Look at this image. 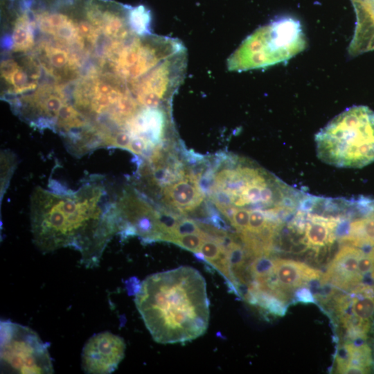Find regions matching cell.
Listing matches in <instances>:
<instances>
[{
  "label": "cell",
  "mask_w": 374,
  "mask_h": 374,
  "mask_svg": "<svg viewBox=\"0 0 374 374\" xmlns=\"http://www.w3.org/2000/svg\"><path fill=\"white\" fill-rule=\"evenodd\" d=\"M143 5L113 0H26L5 49L4 80L13 103L50 127L64 114L96 128L145 106L154 75L143 33Z\"/></svg>",
  "instance_id": "6da1fadb"
},
{
  "label": "cell",
  "mask_w": 374,
  "mask_h": 374,
  "mask_svg": "<svg viewBox=\"0 0 374 374\" xmlns=\"http://www.w3.org/2000/svg\"><path fill=\"white\" fill-rule=\"evenodd\" d=\"M33 240L42 253L73 247L87 268L99 265L119 227L115 200L102 176H91L76 190L53 181L48 188L35 187L30 195Z\"/></svg>",
  "instance_id": "7a4b0ae2"
},
{
  "label": "cell",
  "mask_w": 374,
  "mask_h": 374,
  "mask_svg": "<svg viewBox=\"0 0 374 374\" xmlns=\"http://www.w3.org/2000/svg\"><path fill=\"white\" fill-rule=\"evenodd\" d=\"M134 294L136 307L157 343L190 341L208 328L206 281L193 267L181 266L151 274L137 285Z\"/></svg>",
  "instance_id": "3957f363"
},
{
  "label": "cell",
  "mask_w": 374,
  "mask_h": 374,
  "mask_svg": "<svg viewBox=\"0 0 374 374\" xmlns=\"http://www.w3.org/2000/svg\"><path fill=\"white\" fill-rule=\"evenodd\" d=\"M320 160L340 168H359L374 161V112L353 106L333 118L315 135Z\"/></svg>",
  "instance_id": "277c9868"
},
{
  "label": "cell",
  "mask_w": 374,
  "mask_h": 374,
  "mask_svg": "<svg viewBox=\"0 0 374 374\" xmlns=\"http://www.w3.org/2000/svg\"><path fill=\"white\" fill-rule=\"evenodd\" d=\"M306 46L299 20L283 16L260 26L247 37L227 60L231 71L265 69L287 62Z\"/></svg>",
  "instance_id": "5b68a950"
},
{
  "label": "cell",
  "mask_w": 374,
  "mask_h": 374,
  "mask_svg": "<svg viewBox=\"0 0 374 374\" xmlns=\"http://www.w3.org/2000/svg\"><path fill=\"white\" fill-rule=\"evenodd\" d=\"M1 371L14 373H53L49 344L27 326L1 321Z\"/></svg>",
  "instance_id": "8992f818"
},
{
  "label": "cell",
  "mask_w": 374,
  "mask_h": 374,
  "mask_svg": "<svg viewBox=\"0 0 374 374\" xmlns=\"http://www.w3.org/2000/svg\"><path fill=\"white\" fill-rule=\"evenodd\" d=\"M123 339L110 332L92 336L82 353V367L87 373L107 374L114 371L125 356Z\"/></svg>",
  "instance_id": "52a82bcc"
},
{
  "label": "cell",
  "mask_w": 374,
  "mask_h": 374,
  "mask_svg": "<svg viewBox=\"0 0 374 374\" xmlns=\"http://www.w3.org/2000/svg\"><path fill=\"white\" fill-rule=\"evenodd\" d=\"M364 253L357 247L350 244L342 247L329 265L323 280L341 289L359 285L363 277L358 271L359 261Z\"/></svg>",
  "instance_id": "ba28073f"
},
{
  "label": "cell",
  "mask_w": 374,
  "mask_h": 374,
  "mask_svg": "<svg viewBox=\"0 0 374 374\" xmlns=\"http://www.w3.org/2000/svg\"><path fill=\"white\" fill-rule=\"evenodd\" d=\"M166 204L182 213L191 212L203 202L204 195L194 181L188 178L161 187Z\"/></svg>",
  "instance_id": "9c48e42d"
},
{
  "label": "cell",
  "mask_w": 374,
  "mask_h": 374,
  "mask_svg": "<svg viewBox=\"0 0 374 374\" xmlns=\"http://www.w3.org/2000/svg\"><path fill=\"white\" fill-rule=\"evenodd\" d=\"M359 297H355L348 302L349 314H343L342 316L348 315L362 321H369L374 314V294L359 293Z\"/></svg>",
  "instance_id": "30bf717a"
},
{
  "label": "cell",
  "mask_w": 374,
  "mask_h": 374,
  "mask_svg": "<svg viewBox=\"0 0 374 374\" xmlns=\"http://www.w3.org/2000/svg\"><path fill=\"white\" fill-rule=\"evenodd\" d=\"M17 166V158L10 150H3L1 154V199L6 193L10 178Z\"/></svg>",
  "instance_id": "8fae6325"
},
{
  "label": "cell",
  "mask_w": 374,
  "mask_h": 374,
  "mask_svg": "<svg viewBox=\"0 0 374 374\" xmlns=\"http://www.w3.org/2000/svg\"><path fill=\"white\" fill-rule=\"evenodd\" d=\"M209 235L210 233L204 229L200 233L187 234L178 237L174 239L172 243L193 252L196 256L199 253L202 244Z\"/></svg>",
  "instance_id": "7c38bea8"
},
{
  "label": "cell",
  "mask_w": 374,
  "mask_h": 374,
  "mask_svg": "<svg viewBox=\"0 0 374 374\" xmlns=\"http://www.w3.org/2000/svg\"><path fill=\"white\" fill-rule=\"evenodd\" d=\"M203 231L202 223H197L195 220L188 218L180 219L169 237L168 242H172L174 239L178 237L187 234L200 233Z\"/></svg>",
  "instance_id": "4fadbf2b"
},
{
  "label": "cell",
  "mask_w": 374,
  "mask_h": 374,
  "mask_svg": "<svg viewBox=\"0 0 374 374\" xmlns=\"http://www.w3.org/2000/svg\"><path fill=\"white\" fill-rule=\"evenodd\" d=\"M374 269V260L368 253H364L359 261L358 271L363 276Z\"/></svg>",
  "instance_id": "5bb4252c"
},
{
  "label": "cell",
  "mask_w": 374,
  "mask_h": 374,
  "mask_svg": "<svg viewBox=\"0 0 374 374\" xmlns=\"http://www.w3.org/2000/svg\"><path fill=\"white\" fill-rule=\"evenodd\" d=\"M370 370L361 367L357 366H348L345 367L340 373H346V374H352V373H369Z\"/></svg>",
  "instance_id": "9a60e30c"
},
{
  "label": "cell",
  "mask_w": 374,
  "mask_h": 374,
  "mask_svg": "<svg viewBox=\"0 0 374 374\" xmlns=\"http://www.w3.org/2000/svg\"><path fill=\"white\" fill-rule=\"evenodd\" d=\"M297 296H298V299L303 302L309 303V302L314 301V298L312 294L308 290L305 288H303L302 290H299Z\"/></svg>",
  "instance_id": "2e32d148"
}]
</instances>
